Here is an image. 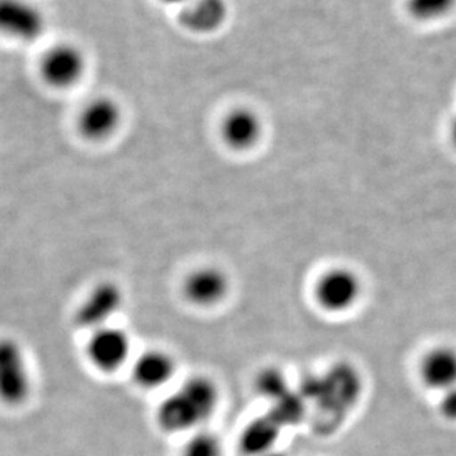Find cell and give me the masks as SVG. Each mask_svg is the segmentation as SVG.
I'll use <instances>...</instances> for the list:
<instances>
[{
    "mask_svg": "<svg viewBox=\"0 0 456 456\" xmlns=\"http://www.w3.org/2000/svg\"><path fill=\"white\" fill-rule=\"evenodd\" d=\"M456 0H406L408 12L419 21H436L452 12Z\"/></svg>",
    "mask_w": 456,
    "mask_h": 456,
    "instance_id": "cell-15",
    "label": "cell"
},
{
    "mask_svg": "<svg viewBox=\"0 0 456 456\" xmlns=\"http://www.w3.org/2000/svg\"><path fill=\"white\" fill-rule=\"evenodd\" d=\"M176 372V362L167 351L151 348L138 355L132 363V378L136 386L156 390L167 386Z\"/></svg>",
    "mask_w": 456,
    "mask_h": 456,
    "instance_id": "cell-12",
    "label": "cell"
},
{
    "mask_svg": "<svg viewBox=\"0 0 456 456\" xmlns=\"http://www.w3.org/2000/svg\"><path fill=\"white\" fill-rule=\"evenodd\" d=\"M131 337L118 326L107 325L91 332L86 342V355L94 368L102 373H113L131 357Z\"/></svg>",
    "mask_w": 456,
    "mask_h": 456,
    "instance_id": "cell-5",
    "label": "cell"
},
{
    "mask_svg": "<svg viewBox=\"0 0 456 456\" xmlns=\"http://www.w3.org/2000/svg\"><path fill=\"white\" fill-rule=\"evenodd\" d=\"M33 390L30 363L15 338H0V402L15 408L26 403Z\"/></svg>",
    "mask_w": 456,
    "mask_h": 456,
    "instance_id": "cell-2",
    "label": "cell"
},
{
    "mask_svg": "<svg viewBox=\"0 0 456 456\" xmlns=\"http://www.w3.org/2000/svg\"><path fill=\"white\" fill-rule=\"evenodd\" d=\"M46 31L44 11L30 0H0V35L31 44Z\"/></svg>",
    "mask_w": 456,
    "mask_h": 456,
    "instance_id": "cell-6",
    "label": "cell"
},
{
    "mask_svg": "<svg viewBox=\"0 0 456 456\" xmlns=\"http://www.w3.org/2000/svg\"><path fill=\"white\" fill-rule=\"evenodd\" d=\"M125 292L111 281H98L76 308V325L93 330L111 325V319L122 310Z\"/></svg>",
    "mask_w": 456,
    "mask_h": 456,
    "instance_id": "cell-4",
    "label": "cell"
},
{
    "mask_svg": "<svg viewBox=\"0 0 456 456\" xmlns=\"http://www.w3.org/2000/svg\"><path fill=\"white\" fill-rule=\"evenodd\" d=\"M181 456H224L223 442L209 430L194 431L181 449Z\"/></svg>",
    "mask_w": 456,
    "mask_h": 456,
    "instance_id": "cell-14",
    "label": "cell"
},
{
    "mask_svg": "<svg viewBox=\"0 0 456 456\" xmlns=\"http://www.w3.org/2000/svg\"><path fill=\"white\" fill-rule=\"evenodd\" d=\"M230 13L227 0H191L181 8L184 28L198 35H211L224 26Z\"/></svg>",
    "mask_w": 456,
    "mask_h": 456,
    "instance_id": "cell-13",
    "label": "cell"
},
{
    "mask_svg": "<svg viewBox=\"0 0 456 456\" xmlns=\"http://www.w3.org/2000/svg\"><path fill=\"white\" fill-rule=\"evenodd\" d=\"M440 413L448 421H456V387L446 390L440 395Z\"/></svg>",
    "mask_w": 456,
    "mask_h": 456,
    "instance_id": "cell-16",
    "label": "cell"
},
{
    "mask_svg": "<svg viewBox=\"0 0 456 456\" xmlns=\"http://www.w3.org/2000/svg\"><path fill=\"white\" fill-rule=\"evenodd\" d=\"M363 295V281L353 268L335 265L317 277L313 286V297L317 305L332 314L350 312Z\"/></svg>",
    "mask_w": 456,
    "mask_h": 456,
    "instance_id": "cell-3",
    "label": "cell"
},
{
    "mask_svg": "<svg viewBox=\"0 0 456 456\" xmlns=\"http://www.w3.org/2000/svg\"><path fill=\"white\" fill-rule=\"evenodd\" d=\"M160 2L169 4V6H178V8H183L185 4H189L191 0H160Z\"/></svg>",
    "mask_w": 456,
    "mask_h": 456,
    "instance_id": "cell-17",
    "label": "cell"
},
{
    "mask_svg": "<svg viewBox=\"0 0 456 456\" xmlns=\"http://www.w3.org/2000/svg\"><path fill=\"white\" fill-rule=\"evenodd\" d=\"M449 136H451V141H452L453 147L456 149V118L451 123V129H449Z\"/></svg>",
    "mask_w": 456,
    "mask_h": 456,
    "instance_id": "cell-18",
    "label": "cell"
},
{
    "mask_svg": "<svg viewBox=\"0 0 456 456\" xmlns=\"http://www.w3.org/2000/svg\"><path fill=\"white\" fill-rule=\"evenodd\" d=\"M86 70V58L76 45L60 44L45 53L40 73L45 82L55 89L75 86Z\"/></svg>",
    "mask_w": 456,
    "mask_h": 456,
    "instance_id": "cell-8",
    "label": "cell"
},
{
    "mask_svg": "<svg viewBox=\"0 0 456 456\" xmlns=\"http://www.w3.org/2000/svg\"><path fill=\"white\" fill-rule=\"evenodd\" d=\"M419 378L430 390H451L456 387V348L452 346H436L422 355Z\"/></svg>",
    "mask_w": 456,
    "mask_h": 456,
    "instance_id": "cell-11",
    "label": "cell"
},
{
    "mask_svg": "<svg viewBox=\"0 0 456 456\" xmlns=\"http://www.w3.org/2000/svg\"><path fill=\"white\" fill-rule=\"evenodd\" d=\"M263 122L258 114L248 107H237L225 114L221 122V140L228 149L248 151L258 144L263 136Z\"/></svg>",
    "mask_w": 456,
    "mask_h": 456,
    "instance_id": "cell-10",
    "label": "cell"
},
{
    "mask_svg": "<svg viewBox=\"0 0 456 456\" xmlns=\"http://www.w3.org/2000/svg\"><path fill=\"white\" fill-rule=\"evenodd\" d=\"M230 276L218 265H200L191 270L183 281V295L194 307L212 308L230 294Z\"/></svg>",
    "mask_w": 456,
    "mask_h": 456,
    "instance_id": "cell-7",
    "label": "cell"
},
{
    "mask_svg": "<svg viewBox=\"0 0 456 456\" xmlns=\"http://www.w3.org/2000/svg\"><path fill=\"white\" fill-rule=\"evenodd\" d=\"M122 123V110L110 97L94 98L80 111L77 127L86 140L100 142L113 136Z\"/></svg>",
    "mask_w": 456,
    "mask_h": 456,
    "instance_id": "cell-9",
    "label": "cell"
},
{
    "mask_svg": "<svg viewBox=\"0 0 456 456\" xmlns=\"http://www.w3.org/2000/svg\"><path fill=\"white\" fill-rule=\"evenodd\" d=\"M220 391L216 382L205 375H196L167 395L158 409V421L167 433L198 428L216 412Z\"/></svg>",
    "mask_w": 456,
    "mask_h": 456,
    "instance_id": "cell-1",
    "label": "cell"
}]
</instances>
